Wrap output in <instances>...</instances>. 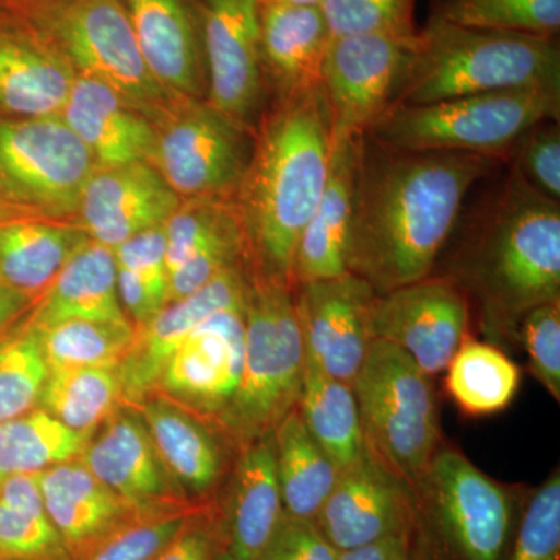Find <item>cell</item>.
<instances>
[{
	"instance_id": "d6986e66",
	"label": "cell",
	"mask_w": 560,
	"mask_h": 560,
	"mask_svg": "<svg viewBox=\"0 0 560 560\" xmlns=\"http://www.w3.org/2000/svg\"><path fill=\"white\" fill-rule=\"evenodd\" d=\"M411 492L364 451L355 466L341 471L315 518L338 551L389 537L407 539Z\"/></svg>"
},
{
	"instance_id": "ffe728a7",
	"label": "cell",
	"mask_w": 560,
	"mask_h": 560,
	"mask_svg": "<svg viewBox=\"0 0 560 560\" xmlns=\"http://www.w3.org/2000/svg\"><path fill=\"white\" fill-rule=\"evenodd\" d=\"M179 202L150 162L97 167L81 194L75 221L91 241L114 250L140 232L162 226Z\"/></svg>"
},
{
	"instance_id": "f1b7e54d",
	"label": "cell",
	"mask_w": 560,
	"mask_h": 560,
	"mask_svg": "<svg viewBox=\"0 0 560 560\" xmlns=\"http://www.w3.org/2000/svg\"><path fill=\"white\" fill-rule=\"evenodd\" d=\"M72 319L130 323L117 290L114 250L91 238L66 261L27 315L33 327Z\"/></svg>"
},
{
	"instance_id": "db71d44e",
	"label": "cell",
	"mask_w": 560,
	"mask_h": 560,
	"mask_svg": "<svg viewBox=\"0 0 560 560\" xmlns=\"http://www.w3.org/2000/svg\"><path fill=\"white\" fill-rule=\"evenodd\" d=\"M217 560H241V559H237L235 558L234 555H232V552L230 550H223L221 551V555L219 556V558H217Z\"/></svg>"
},
{
	"instance_id": "8992f818",
	"label": "cell",
	"mask_w": 560,
	"mask_h": 560,
	"mask_svg": "<svg viewBox=\"0 0 560 560\" xmlns=\"http://www.w3.org/2000/svg\"><path fill=\"white\" fill-rule=\"evenodd\" d=\"M305 349L291 287L250 270L245 304V355L237 393L219 427L238 448L272 433L298 407Z\"/></svg>"
},
{
	"instance_id": "ac0fdd59",
	"label": "cell",
	"mask_w": 560,
	"mask_h": 560,
	"mask_svg": "<svg viewBox=\"0 0 560 560\" xmlns=\"http://www.w3.org/2000/svg\"><path fill=\"white\" fill-rule=\"evenodd\" d=\"M245 304L215 313L191 331L165 364L154 393L219 419L241 383Z\"/></svg>"
},
{
	"instance_id": "4316f807",
	"label": "cell",
	"mask_w": 560,
	"mask_h": 560,
	"mask_svg": "<svg viewBox=\"0 0 560 560\" xmlns=\"http://www.w3.org/2000/svg\"><path fill=\"white\" fill-rule=\"evenodd\" d=\"M330 32L319 7L260 5V62L276 101L319 84Z\"/></svg>"
},
{
	"instance_id": "5bb4252c",
	"label": "cell",
	"mask_w": 560,
	"mask_h": 560,
	"mask_svg": "<svg viewBox=\"0 0 560 560\" xmlns=\"http://www.w3.org/2000/svg\"><path fill=\"white\" fill-rule=\"evenodd\" d=\"M208 94L206 101L256 131L264 116L260 62L261 0H200Z\"/></svg>"
},
{
	"instance_id": "e575fe53",
	"label": "cell",
	"mask_w": 560,
	"mask_h": 560,
	"mask_svg": "<svg viewBox=\"0 0 560 560\" xmlns=\"http://www.w3.org/2000/svg\"><path fill=\"white\" fill-rule=\"evenodd\" d=\"M39 408L69 429L95 434L124 408L119 374L116 368L49 371Z\"/></svg>"
},
{
	"instance_id": "11a10c76",
	"label": "cell",
	"mask_w": 560,
	"mask_h": 560,
	"mask_svg": "<svg viewBox=\"0 0 560 560\" xmlns=\"http://www.w3.org/2000/svg\"><path fill=\"white\" fill-rule=\"evenodd\" d=\"M7 215H10L9 210H5L0 206V220L5 219Z\"/></svg>"
},
{
	"instance_id": "d6a6232c",
	"label": "cell",
	"mask_w": 560,
	"mask_h": 560,
	"mask_svg": "<svg viewBox=\"0 0 560 560\" xmlns=\"http://www.w3.org/2000/svg\"><path fill=\"white\" fill-rule=\"evenodd\" d=\"M448 394L469 416H489L510 407L521 386V368L489 342L464 340L447 366Z\"/></svg>"
},
{
	"instance_id": "d590c367",
	"label": "cell",
	"mask_w": 560,
	"mask_h": 560,
	"mask_svg": "<svg viewBox=\"0 0 560 560\" xmlns=\"http://www.w3.org/2000/svg\"><path fill=\"white\" fill-rule=\"evenodd\" d=\"M0 560H70L51 525L38 478H9L0 488Z\"/></svg>"
},
{
	"instance_id": "7a4b0ae2",
	"label": "cell",
	"mask_w": 560,
	"mask_h": 560,
	"mask_svg": "<svg viewBox=\"0 0 560 560\" xmlns=\"http://www.w3.org/2000/svg\"><path fill=\"white\" fill-rule=\"evenodd\" d=\"M334 128L320 84L276 101L254 131L234 197L250 270L293 289L302 231L329 176Z\"/></svg>"
},
{
	"instance_id": "7bdbcfd3",
	"label": "cell",
	"mask_w": 560,
	"mask_h": 560,
	"mask_svg": "<svg viewBox=\"0 0 560 560\" xmlns=\"http://www.w3.org/2000/svg\"><path fill=\"white\" fill-rule=\"evenodd\" d=\"M506 560H560V475L530 495Z\"/></svg>"
},
{
	"instance_id": "816d5d0a",
	"label": "cell",
	"mask_w": 560,
	"mask_h": 560,
	"mask_svg": "<svg viewBox=\"0 0 560 560\" xmlns=\"http://www.w3.org/2000/svg\"><path fill=\"white\" fill-rule=\"evenodd\" d=\"M44 0H0V9L24 10Z\"/></svg>"
},
{
	"instance_id": "7402d4cb",
	"label": "cell",
	"mask_w": 560,
	"mask_h": 560,
	"mask_svg": "<svg viewBox=\"0 0 560 560\" xmlns=\"http://www.w3.org/2000/svg\"><path fill=\"white\" fill-rule=\"evenodd\" d=\"M81 463L121 499L140 508L186 503L138 412L120 408L103 423L101 433L92 436L80 456Z\"/></svg>"
},
{
	"instance_id": "83f0119b",
	"label": "cell",
	"mask_w": 560,
	"mask_h": 560,
	"mask_svg": "<svg viewBox=\"0 0 560 560\" xmlns=\"http://www.w3.org/2000/svg\"><path fill=\"white\" fill-rule=\"evenodd\" d=\"M138 412L165 470L190 497L209 495L224 471L223 448L200 419L178 401L150 396L130 407Z\"/></svg>"
},
{
	"instance_id": "f907efd6",
	"label": "cell",
	"mask_w": 560,
	"mask_h": 560,
	"mask_svg": "<svg viewBox=\"0 0 560 560\" xmlns=\"http://www.w3.org/2000/svg\"><path fill=\"white\" fill-rule=\"evenodd\" d=\"M408 558L407 539L389 537V539L363 545L353 550L341 551L338 560H405Z\"/></svg>"
},
{
	"instance_id": "8fae6325",
	"label": "cell",
	"mask_w": 560,
	"mask_h": 560,
	"mask_svg": "<svg viewBox=\"0 0 560 560\" xmlns=\"http://www.w3.org/2000/svg\"><path fill=\"white\" fill-rule=\"evenodd\" d=\"M153 125L151 164L180 200H234L253 153L254 132L206 98H175Z\"/></svg>"
},
{
	"instance_id": "74e56055",
	"label": "cell",
	"mask_w": 560,
	"mask_h": 560,
	"mask_svg": "<svg viewBox=\"0 0 560 560\" xmlns=\"http://www.w3.org/2000/svg\"><path fill=\"white\" fill-rule=\"evenodd\" d=\"M431 18L460 27L555 38L560 28V0H440Z\"/></svg>"
},
{
	"instance_id": "bcb514c9",
	"label": "cell",
	"mask_w": 560,
	"mask_h": 560,
	"mask_svg": "<svg viewBox=\"0 0 560 560\" xmlns=\"http://www.w3.org/2000/svg\"><path fill=\"white\" fill-rule=\"evenodd\" d=\"M226 548L221 506L205 503L154 560H217Z\"/></svg>"
},
{
	"instance_id": "d4e9b609",
	"label": "cell",
	"mask_w": 560,
	"mask_h": 560,
	"mask_svg": "<svg viewBox=\"0 0 560 560\" xmlns=\"http://www.w3.org/2000/svg\"><path fill=\"white\" fill-rule=\"evenodd\" d=\"M361 138L334 143L326 187L298 242L293 260V287L349 275V232Z\"/></svg>"
},
{
	"instance_id": "7dc6e473",
	"label": "cell",
	"mask_w": 560,
	"mask_h": 560,
	"mask_svg": "<svg viewBox=\"0 0 560 560\" xmlns=\"http://www.w3.org/2000/svg\"><path fill=\"white\" fill-rule=\"evenodd\" d=\"M117 267L132 272L151 290L168 301V271L165 261L164 224L135 235L114 249Z\"/></svg>"
},
{
	"instance_id": "f6af8a7d",
	"label": "cell",
	"mask_w": 560,
	"mask_h": 560,
	"mask_svg": "<svg viewBox=\"0 0 560 560\" xmlns=\"http://www.w3.org/2000/svg\"><path fill=\"white\" fill-rule=\"evenodd\" d=\"M515 334L528 353L530 372L560 400V300L526 313Z\"/></svg>"
},
{
	"instance_id": "30bf717a",
	"label": "cell",
	"mask_w": 560,
	"mask_h": 560,
	"mask_svg": "<svg viewBox=\"0 0 560 560\" xmlns=\"http://www.w3.org/2000/svg\"><path fill=\"white\" fill-rule=\"evenodd\" d=\"M95 168L60 116L0 117V206L10 213L75 221Z\"/></svg>"
},
{
	"instance_id": "484cf974",
	"label": "cell",
	"mask_w": 560,
	"mask_h": 560,
	"mask_svg": "<svg viewBox=\"0 0 560 560\" xmlns=\"http://www.w3.org/2000/svg\"><path fill=\"white\" fill-rule=\"evenodd\" d=\"M221 512L228 550L241 560H260L285 514L272 433L241 448Z\"/></svg>"
},
{
	"instance_id": "60d3db41",
	"label": "cell",
	"mask_w": 560,
	"mask_h": 560,
	"mask_svg": "<svg viewBox=\"0 0 560 560\" xmlns=\"http://www.w3.org/2000/svg\"><path fill=\"white\" fill-rule=\"evenodd\" d=\"M238 223L241 219H238L234 200H228V198L180 200L171 219L164 223L168 279L198 250Z\"/></svg>"
},
{
	"instance_id": "52a82bcc",
	"label": "cell",
	"mask_w": 560,
	"mask_h": 560,
	"mask_svg": "<svg viewBox=\"0 0 560 560\" xmlns=\"http://www.w3.org/2000/svg\"><path fill=\"white\" fill-rule=\"evenodd\" d=\"M560 90L533 88L389 106L368 135L389 149L495 154L545 120H559Z\"/></svg>"
},
{
	"instance_id": "9c48e42d",
	"label": "cell",
	"mask_w": 560,
	"mask_h": 560,
	"mask_svg": "<svg viewBox=\"0 0 560 560\" xmlns=\"http://www.w3.org/2000/svg\"><path fill=\"white\" fill-rule=\"evenodd\" d=\"M21 11L77 73L102 81L151 121L175 101L151 75L121 0H44Z\"/></svg>"
},
{
	"instance_id": "e0dca14e",
	"label": "cell",
	"mask_w": 560,
	"mask_h": 560,
	"mask_svg": "<svg viewBox=\"0 0 560 560\" xmlns=\"http://www.w3.org/2000/svg\"><path fill=\"white\" fill-rule=\"evenodd\" d=\"M75 77L25 11L0 9V117L60 116Z\"/></svg>"
},
{
	"instance_id": "b9f144b4",
	"label": "cell",
	"mask_w": 560,
	"mask_h": 560,
	"mask_svg": "<svg viewBox=\"0 0 560 560\" xmlns=\"http://www.w3.org/2000/svg\"><path fill=\"white\" fill-rule=\"evenodd\" d=\"M416 0H320L331 38L355 35L412 36Z\"/></svg>"
},
{
	"instance_id": "cb8c5ba5",
	"label": "cell",
	"mask_w": 560,
	"mask_h": 560,
	"mask_svg": "<svg viewBox=\"0 0 560 560\" xmlns=\"http://www.w3.org/2000/svg\"><path fill=\"white\" fill-rule=\"evenodd\" d=\"M38 481L44 508L70 560L80 559L121 523L149 510L106 488L80 458L40 471Z\"/></svg>"
},
{
	"instance_id": "8d00e7d4",
	"label": "cell",
	"mask_w": 560,
	"mask_h": 560,
	"mask_svg": "<svg viewBox=\"0 0 560 560\" xmlns=\"http://www.w3.org/2000/svg\"><path fill=\"white\" fill-rule=\"evenodd\" d=\"M33 329L49 371L117 368L136 335L131 323L106 320H62Z\"/></svg>"
},
{
	"instance_id": "9a60e30c",
	"label": "cell",
	"mask_w": 560,
	"mask_h": 560,
	"mask_svg": "<svg viewBox=\"0 0 560 560\" xmlns=\"http://www.w3.org/2000/svg\"><path fill=\"white\" fill-rule=\"evenodd\" d=\"M296 287L305 364L352 385L375 340L371 312L377 293L352 275Z\"/></svg>"
},
{
	"instance_id": "277c9868",
	"label": "cell",
	"mask_w": 560,
	"mask_h": 560,
	"mask_svg": "<svg viewBox=\"0 0 560 560\" xmlns=\"http://www.w3.org/2000/svg\"><path fill=\"white\" fill-rule=\"evenodd\" d=\"M533 88L560 90L555 38L460 27L430 18L416 33L390 106Z\"/></svg>"
},
{
	"instance_id": "2e32d148",
	"label": "cell",
	"mask_w": 560,
	"mask_h": 560,
	"mask_svg": "<svg viewBox=\"0 0 560 560\" xmlns=\"http://www.w3.org/2000/svg\"><path fill=\"white\" fill-rule=\"evenodd\" d=\"M249 287V261L224 271L208 285L183 300L168 302L142 326L117 364L124 407H135L158 388L173 353L210 316L245 304Z\"/></svg>"
},
{
	"instance_id": "f546056e",
	"label": "cell",
	"mask_w": 560,
	"mask_h": 560,
	"mask_svg": "<svg viewBox=\"0 0 560 560\" xmlns=\"http://www.w3.org/2000/svg\"><path fill=\"white\" fill-rule=\"evenodd\" d=\"M88 241L77 221L10 213L0 220V287L38 300Z\"/></svg>"
},
{
	"instance_id": "4dcf8cb0",
	"label": "cell",
	"mask_w": 560,
	"mask_h": 560,
	"mask_svg": "<svg viewBox=\"0 0 560 560\" xmlns=\"http://www.w3.org/2000/svg\"><path fill=\"white\" fill-rule=\"evenodd\" d=\"M272 440L283 511L315 521L340 471L313 440L296 408L280 420Z\"/></svg>"
},
{
	"instance_id": "ee69618b",
	"label": "cell",
	"mask_w": 560,
	"mask_h": 560,
	"mask_svg": "<svg viewBox=\"0 0 560 560\" xmlns=\"http://www.w3.org/2000/svg\"><path fill=\"white\" fill-rule=\"evenodd\" d=\"M512 171L534 190L552 201H560L559 120H545L518 139L511 156Z\"/></svg>"
},
{
	"instance_id": "ba28073f",
	"label": "cell",
	"mask_w": 560,
	"mask_h": 560,
	"mask_svg": "<svg viewBox=\"0 0 560 560\" xmlns=\"http://www.w3.org/2000/svg\"><path fill=\"white\" fill-rule=\"evenodd\" d=\"M364 451L415 488L441 444L430 377L399 348L374 340L352 383Z\"/></svg>"
},
{
	"instance_id": "1f68e13d",
	"label": "cell",
	"mask_w": 560,
	"mask_h": 560,
	"mask_svg": "<svg viewBox=\"0 0 560 560\" xmlns=\"http://www.w3.org/2000/svg\"><path fill=\"white\" fill-rule=\"evenodd\" d=\"M296 410L313 440L318 442L340 474L359 463L364 442L352 385L327 377L305 364Z\"/></svg>"
},
{
	"instance_id": "9f6ffc18",
	"label": "cell",
	"mask_w": 560,
	"mask_h": 560,
	"mask_svg": "<svg viewBox=\"0 0 560 560\" xmlns=\"http://www.w3.org/2000/svg\"><path fill=\"white\" fill-rule=\"evenodd\" d=\"M405 560H410V558H407V559H405Z\"/></svg>"
},
{
	"instance_id": "681fc988",
	"label": "cell",
	"mask_w": 560,
	"mask_h": 560,
	"mask_svg": "<svg viewBox=\"0 0 560 560\" xmlns=\"http://www.w3.org/2000/svg\"><path fill=\"white\" fill-rule=\"evenodd\" d=\"M35 302L36 298L0 287V338L28 315Z\"/></svg>"
},
{
	"instance_id": "4fadbf2b",
	"label": "cell",
	"mask_w": 560,
	"mask_h": 560,
	"mask_svg": "<svg viewBox=\"0 0 560 560\" xmlns=\"http://www.w3.org/2000/svg\"><path fill=\"white\" fill-rule=\"evenodd\" d=\"M469 296L451 275L427 276L377 294L371 324L375 340L404 350L429 377L447 370L469 327Z\"/></svg>"
},
{
	"instance_id": "f5cc1de1",
	"label": "cell",
	"mask_w": 560,
	"mask_h": 560,
	"mask_svg": "<svg viewBox=\"0 0 560 560\" xmlns=\"http://www.w3.org/2000/svg\"><path fill=\"white\" fill-rule=\"evenodd\" d=\"M264 2L283 3V5L318 7L320 0H264Z\"/></svg>"
},
{
	"instance_id": "603a6c76",
	"label": "cell",
	"mask_w": 560,
	"mask_h": 560,
	"mask_svg": "<svg viewBox=\"0 0 560 560\" xmlns=\"http://www.w3.org/2000/svg\"><path fill=\"white\" fill-rule=\"evenodd\" d=\"M60 117L97 167L151 164L156 143L153 121L102 81L77 73Z\"/></svg>"
},
{
	"instance_id": "44dd1931",
	"label": "cell",
	"mask_w": 560,
	"mask_h": 560,
	"mask_svg": "<svg viewBox=\"0 0 560 560\" xmlns=\"http://www.w3.org/2000/svg\"><path fill=\"white\" fill-rule=\"evenodd\" d=\"M143 60L173 98H206L200 0H121Z\"/></svg>"
},
{
	"instance_id": "f35d334b",
	"label": "cell",
	"mask_w": 560,
	"mask_h": 560,
	"mask_svg": "<svg viewBox=\"0 0 560 560\" xmlns=\"http://www.w3.org/2000/svg\"><path fill=\"white\" fill-rule=\"evenodd\" d=\"M205 503L186 501L140 511L77 560H154Z\"/></svg>"
},
{
	"instance_id": "3957f363",
	"label": "cell",
	"mask_w": 560,
	"mask_h": 560,
	"mask_svg": "<svg viewBox=\"0 0 560 560\" xmlns=\"http://www.w3.org/2000/svg\"><path fill=\"white\" fill-rule=\"evenodd\" d=\"M490 198L451 276L490 331L515 334L526 313L560 300V206L514 171Z\"/></svg>"
},
{
	"instance_id": "ab89813d",
	"label": "cell",
	"mask_w": 560,
	"mask_h": 560,
	"mask_svg": "<svg viewBox=\"0 0 560 560\" xmlns=\"http://www.w3.org/2000/svg\"><path fill=\"white\" fill-rule=\"evenodd\" d=\"M49 368L27 316L0 338V422L39 407Z\"/></svg>"
},
{
	"instance_id": "836d02e7",
	"label": "cell",
	"mask_w": 560,
	"mask_h": 560,
	"mask_svg": "<svg viewBox=\"0 0 560 560\" xmlns=\"http://www.w3.org/2000/svg\"><path fill=\"white\" fill-rule=\"evenodd\" d=\"M92 436L69 429L39 407L0 422V480L80 458Z\"/></svg>"
},
{
	"instance_id": "c3c4849f",
	"label": "cell",
	"mask_w": 560,
	"mask_h": 560,
	"mask_svg": "<svg viewBox=\"0 0 560 560\" xmlns=\"http://www.w3.org/2000/svg\"><path fill=\"white\" fill-rule=\"evenodd\" d=\"M338 556L315 521L283 514L260 560H338Z\"/></svg>"
},
{
	"instance_id": "7c38bea8",
	"label": "cell",
	"mask_w": 560,
	"mask_h": 560,
	"mask_svg": "<svg viewBox=\"0 0 560 560\" xmlns=\"http://www.w3.org/2000/svg\"><path fill=\"white\" fill-rule=\"evenodd\" d=\"M416 35L331 38L320 90L329 106L334 143L368 135L396 95Z\"/></svg>"
},
{
	"instance_id": "5b68a950",
	"label": "cell",
	"mask_w": 560,
	"mask_h": 560,
	"mask_svg": "<svg viewBox=\"0 0 560 560\" xmlns=\"http://www.w3.org/2000/svg\"><path fill=\"white\" fill-rule=\"evenodd\" d=\"M410 492V560H506L517 529L514 497L463 453L438 448Z\"/></svg>"
},
{
	"instance_id": "6da1fadb",
	"label": "cell",
	"mask_w": 560,
	"mask_h": 560,
	"mask_svg": "<svg viewBox=\"0 0 560 560\" xmlns=\"http://www.w3.org/2000/svg\"><path fill=\"white\" fill-rule=\"evenodd\" d=\"M508 161L495 154L389 149L364 135L348 272L377 294L427 278L475 184Z\"/></svg>"
}]
</instances>
